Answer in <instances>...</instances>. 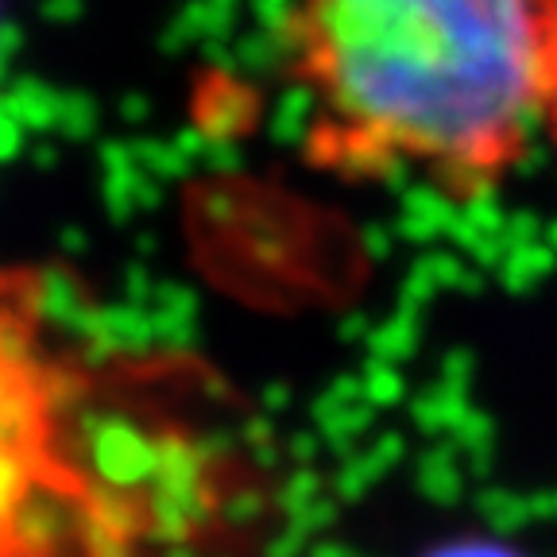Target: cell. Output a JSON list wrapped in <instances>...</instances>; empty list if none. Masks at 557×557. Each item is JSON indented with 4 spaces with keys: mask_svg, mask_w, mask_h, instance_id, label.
I'll return each mask as SVG.
<instances>
[{
    "mask_svg": "<svg viewBox=\"0 0 557 557\" xmlns=\"http://www.w3.org/2000/svg\"><path fill=\"white\" fill-rule=\"evenodd\" d=\"M278 51L306 159L341 178L472 201L546 136L539 0H287Z\"/></svg>",
    "mask_w": 557,
    "mask_h": 557,
    "instance_id": "obj_1",
    "label": "cell"
},
{
    "mask_svg": "<svg viewBox=\"0 0 557 557\" xmlns=\"http://www.w3.org/2000/svg\"><path fill=\"white\" fill-rule=\"evenodd\" d=\"M542 66H546V139L557 148V0H539Z\"/></svg>",
    "mask_w": 557,
    "mask_h": 557,
    "instance_id": "obj_2",
    "label": "cell"
},
{
    "mask_svg": "<svg viewBox=\"0 0 557 557\" xmlns=\"http://www.w3.org/2000/svg\"><path fill=\"white\" fill-rule=\"evenodd\" d=\"M453 557H496V554H484V549H472V554H453Z\"/></svg>",
    "mask_w": 557,
    "mask_h": 557,
    "instance_id": "obj_3",
    "label": "cell"
}]
</instances>
